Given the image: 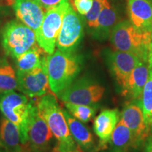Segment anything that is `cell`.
I'll list each match as a JSON object with an SVG mask.
<instances>
[{
    "label": "cell",
    "mask_w": 152,
    "mask_h": 152,
    "mask_svg": "<svg viewBox=\"0 0 152 152\" xmlns=\"http://www.w3.org/2000/svg\"><path fill=\"white\" fill-rule=\"evenodd\" d=\"M20 132L16 125L6 118L0 121V151L24 152Z\"/></svg>",
    "instance_id": "cell-18"
},
{
    "label": "cell",
    "mask_w": 152,
    "mask_h": 152,
    "mask_svg": "<svg viewBox=\"0 0 152 152\" xmlns=\"http://www.w3.org/2000/svg\"><path fill=\"white\" fill-rule=\"evenodd\" d=\"M17 89L30 98L41 97L48 94L49 87L46 60L39 67L31 71L16 72Z\"/></svg>",
    "instance_id": "cell-10"
},
{
    "label": "cell",
    "mask_w": 152,
    "mask_h": 152,
    "mask_svg": "<svg viewBox=\"0 0 152 152\" xmlns=\"http://www.w3.org/2000/svg\"><path fill=\"white\" fill-rule=\"evenodd\" d=\"M12 8L18 20L35 33L40 27L47 11L39 0H14Z\"/></svg>",
    "instance_id": "cell-12"
},
{
    "label": "cell",
    "mask_w": 152,
    "mask_h": 152,
    "mask_svg": "<svg viewBox=\"0 0 152 152\" xmlns=\"http://www.w3.org/2000/svg\"><path fill=\"white\" fill-rule=\"evenodd\" d=\"M110 142L113 152H128L131 147H136L132 132L121 119L112 133Z\"/></svg>",
    "instance_id": "cell-20"
},
{
    "label": "cell",
    "mask_w": 152,
    "mask_h": 152,
    "mask_svg": "<svg viewBox=\"0 0 152 152\" xmlns=\"http://www.w3.org/2000/svg\"><path fill=\"white\" fill-rule=\"evenodd\" d=\"M137 55L130 52L114 51L108 56V64L112 74L121 89L135 66L141 61Z\"/></svg>",
    "instance_id": "cell-13"
},
{
    "label": "cell",
    "mask_w": 152,
    "mask_h": 152,
    "mask_svg": "<svg viewBox=\"0 0 152 152\" xmlns=\"http://www.w3.org/2000/svg\"><path fill=\"white\" fill-rule=\"evenodd\" d=\"M110 42L115 51L130 52L142 61H148L151 43V32L142 31L130 20L118 22L110 34Z\"/></svg>",
    "instance_id": "cell-2"
},
{
    "label": "cell",
    "mask_w": 152,
    "mask_h": 152,
    "mask_svg": "<svg viewBox=\"0 0 152 152\" xmlns=\"http://www.w3.org/2000/svg\"><path fill=\"white\" fill-rule=\"evenodd\" d=\"M64 106L71 115L82 123L90 122L96 113V108L94 106L83 105L64 102Z\"/></svg>",
    "instance_id": "cell-24"
},
{
    "label": "cell",
    "mask_w": 152,
    "mask_h": 152,
    "mask_svg": "<svg viewBox=\"0 0 152 152\" xmlns=\"http://www.w3.org/2000/svg\"><path fill=\"white\" fill-rule=\"evenodd\" d=\"M149 75L148 61H141L133 69L126 84L122 88V95L132 100L140 101Z\"/></svg>",
    "instance_id": "cell-17"
},
{
    "label": "cell",
    "mask_w": 152,
    "mask_h": 152,
    "mask_svg": "<svg viewBox=\"0 0 152 152\" xmlns=\"http://www.w3.org/2000/svg\"><path fill=\"white\" fill-rule=\"evenodd\" d=\"M26 147L30 152H46L50 149L54 137L46 121L39 113L33 100L28 125Z\"/></svg>",
    "instance_id": "cell-8"
},
{
    "label": "cell",
    "mask_w": 152,
    "mask_h": 152,
    "mask_svg": "<svg viewBox=\"0 0 152 152\" xmlns=\"http://www.w3.org/2000/svg\"><path fill=\"white\" fill-rule=\"evenodd\" d=\"M106 0H93V4L90 11L85 16L87 25L94 30L96 28L99 16L102 12Z\"/></svg>",
    "instance_id": "cell-25"
},
{
    "label": "cell",
    "mask_w": 152,
    "mask_h": 152,
    "mask_svg": "<svg viewBox=\"0 0 152 152\" xmlns=\"http://www.w3.org/2000/svg\"><path fill=\"white\" fill-rule=\"evenodd\" d=\"M144 152H152V139L149 140L146 144Z\"/></svg>",
    "instance_id": "cell-28"
},
{
    "label": "cell",
    "mask_w": 152,
    "mask_h": 152,
    "mask_svg": "<svg viewBox=\"0 0 152 152\" xmlns=\"http://www.w3.org/2000/svg\"><path fill=\"white\" fill-rule=\"evenodd\" d=\"M121 120L132 132L135 147L146 141L149 134V128L144 121L140 101L132 100L127 104L121 113Z\"/></svg>",
    "instance_id": "cell-11"
},
{
    "label": "cell",
    "mask_w": 152,
    "mask_h": 152,
    "mask_svg": "<svg viewBox=\"0 0 152 152\" xmlns=\"http://www.w3.org/2000/svg\"><path fill=\"white\" fill-rule=\"evenodd\" d=\"M128 13L137 29L152 31V0H128Z\"/></svg>",
    "instance_id": "cell-16"
},
{
    "label": "cell",
    "mask_w": 152,
    "mask_h": 152,
    "mask_svg": "<svg viewBox=\"0 0 152 152\" xmlns=\"http://www.w3.org/2000/svg\"><path fill=\"white\" fill-rule=\"evenodd\" d=\"M118 16L117 11L108 0H106L102 12L99 16L96 28L94 30L95 37L99 39H106L110 36L111 32L117 23Z\"/></svg>",
    "instance_id": "cell-19"
},
{
    "label": "cell",
    "mask_w": 152,
    "mask_h": 152,
    "mask_svg": "<svg viewBox=\"0 0 152 152\" xmlns=\"http://www.w3.org/2000/svg\"><path fill=\"white\" fill-rule=\"evenodd\" d=\"M119 119L120 114L117 109L104 110L94 118L93 129L99 139V150L106 149L107 147Z\"/></svg>",
    "instance_id": "cell-14"
},
{
    "label": "cell",
    "mask_w": 152,
    "mask_h": 152,
    "mask_svg": "<svg viewBox=\"0 0 152 152\" xmlns=\"http://www.w3.org/2000/svg\"><path fill=\"white\" fill-rule=\"evenodd\" d=\"M63 112L72 137L80 149L83 152H96L99 150L96 146L94 136L90 129L84 123L75 118L66 110L63 109Z\"/></svg>",
    "instance_id": "cell-15"
},
{
    "label": "cell",
    "mask_w": 152,
    "mask_h": 152,
    "mask_svg": "<svg viewBox=\"0 0 152 152\" xmlns=\"http://www.w3.org/2000/svg\"><path fill=\"white\" fill-rule=\"evenodd\" d=\"M104 88L95 81L87 78L75 80L57 94L63 102L94 106L103 97Z\"/></svg>",
    "instance_id": "cell-7"
},
{
    "label": "cell",
    "mask_w": 152,
    "mask_h": 152,
    "mask_svg": "<svg viewBox=\"0 0 152 152\" xmlns=\"http://www.w3.org/2000/svg\"><path fill=\"white\" fill-rule=\"evenodd\" d=\"M71 3V0H65L47 10L40 27L35 33L37 44L47 54L54 52L64 14Z\"/></svg>",
    "instance_id": "cell-6"
},
{
    "label": "cell",
    "mask_w": 152,
    "mask_h": 152,
    "mask_svg": "<svg viewBox=\"0 0 152 152\" xmlns=\"http://www.w3.org/2000/svg\"><path fill=\"white\" fill-rule=\"evenodd\" d=\"M149 75L147 80L144 85L140 99V104L143 111L144 121L148 126L150 127L152 122V48L150 47L149 57Z\"/></svg>",
    "instance_id": "cell-22"
},
{
    "label": "cell",
    "mask_w": 152,
    "mask_h": 152,
    "mask_svg": "<svg viewBox=\"0 0 152 152\" xmlns=\"http://www.w3.org/2000/svg\"><path fill=\"white\" fill-rule=\"evenodd\" d=\"M17 89L16 71L7 58L0 57V94Z\"/></svg>",
    "instance_id": "cell-23"
},
{
    "label": "cell",
    "mask_w": 152,
    "mask_h": 152,
    "mask_svg": "<svg viewBox=\"0 0 152 152\" xmlns=\"http://www.w3.org/2000/svg\"><path fill=\"white\" fill-rule=\"evenodd\" d=\"M47 54L37 44L20 56L16 61V72L31 71L39 67L46 60Z\"/></svg>",
    "instance_id": "cell-21"
},
{
    "label": "cell",
    "mask_w": 152,
    "mask_h": 152,
    "mask_svg": "<svg viewBox=\"0 0 152 152\" xmlns=\"http://www.w3.org/2000/svg\"><path fill=\"white\" fill-rule=\"evenodd\" d=\"M83 36V23L71 3L65 11L56 47L62 52L74 53Z\"/></svg>",
    "instance_id": "cell-9"
},
{
    "label": "cell",
    "mask_w": 152,
    "mask_h": 152,
    "mask_svg": "<svg viewBox=\"0 0 152 152\" xmlns=\"http://www.w3.org/2000/svg\"><path fill=\"white\" fill-rule=\"evenodd\" d=\"M93 4V0H74L75 9L82 16H86L90 11Z\"/></svg>",
    "instance_id": "cell-26"
},
{
    "label": "cell",
    "mask_w": 152,
    "mask_h": 152,
    "mask_svg": "<svg viewBox=\"0 0 152 152\" xmlns=\"http://www.w3.org/2000/svg\"><path fill=\"white\" fill-rule=\"evenodd\" d=\"M151 47L152 48V31H151Z\"/></svg>",
    "instance_id": "cell-32"
},
{
    "label": "cell",
    "mask_w": 152,
    "mask_h": 152,
    "mask_svg": "<svg viewBox=\"0 0 152 152\" xmlns=\"http://www.w3.org/2000/svg\"><path fill=\"white\" fill-rule=\"evenodd\" d=\"M35 102L39 113L57 142L53 148V152H63L78 147L72 137L63 109L54 95L47 94L39 97Z\"/></svg>",
    "instance_id": "cell-1"
},
{
    "label": "cell",
    "mask_w": 152,
    "mask_h": 152,
    "mask_svg": "<svg viewBox=\"0 0 152 152\" xmlns=\"http://www.w3.org/2000/svg\"><path fill=\"white\" fill-rule=\"evenodd\" d=\"M33 100L14 91L0 94V111L4 117L16 125L20 132L22 143L26 149L28 125Z\"/></svg>",
    "instance_id": "cell-4"
},
{
    "label": "cell",
    "mask_w": 152,
    "mask_h": 152,
    "mask_svg": "<svg viewBox=\"0 0 152 152\" xmlns=\"http://www.w3.org/2000/svg\"><path fill=\"white\" fill-rule=\"evenodd\" d=\"M0 43L7 56L16 59L37 44L35 33L19 20H12L3 26Z\"/></svg>",
    "instance_id": "cell-5"
},
{
    "label": "cell",
    "mask_w": 152,
    "mask_h": 152,
    "mask_svg": "<svg viewBox=\"0 0 152 152\" xmlns=\"http://www.w3.org/2000/svg\"><path fill=\"white\" fill-rule=\"evenodd\" d=\"M39 1L47 10H49V9L54 8L57 5L60 4L65 0H39Z\"/></svg>",
    "instance_id": "cell-27"
},
{
    "label": "cell",
    "mask_w": 152,
    "mask_h": 152,
    "mask_svg": "<svg viewBox=\"0 0 152 152\" xmlns=\"http://www.w3.org/2000/svg\"><path fill=\"white\" fill-rule=\"evenodd\" d=\"M151 132H152V122H151Z\"/></svg>",
    "instance_id": "cell-33"
},
{
    "label": "cell",
    "mask_w": 152,
    "mask_h": 152,
    "mask_svg": "<svg viewBox=\"0 0 152 152\" xmlns=\"http://www.w3.org/2000/svg\"><path fill=\"white\" fill-rule=\"evenodd\" d=\"M46 65L49 87L57 95L75 80L81 71L82 61L74 53L57 49L47 55Z\"/></svg>",
    "instance_id": "cell-3"
},
{
    "label": "cell",
    "mask_w": 152,
    "mask_h": 152,
    "mask_svg": "<svg viewBox=\"0 0 152 152\" xmlns=\"http://www.w3.org/2000/svg\"><path fill=\"white\" fill-rule=\"evenodd\" d=\"M0 152H1V151H0Z\"/></svg>",
    "instance_id": "cell-34"
},
{
    "label": "cell",
    "mask_w": 152,
    "mask_h": 152,
    "mask_svg": "<svg viewBox=\"0 0 152 152\" xmlns=\"http://www.w3.org/2000/svg\"><path fill=\"white\" fill-rule=\"evenodd\" d=\"M1 3H0V21H1Z\"/></svg>",
    "instance_id": "cell-30"
},
{
    "label": "cell",
    "mask_w": 152,
    "mask_h": 152,
    "mask_svg": "<svg viewBox=\"0 0 152 152\" xmlns=\"http://www.w3.org/2000/svg\"><path fill=\"white\" fill-rule=\"evenodd\" d=\"M6 1H9V3H10V4H11H11H12V3L14 2V0H6Z\"/></svg>",
    "instance_id": "cell-31"
},
{
    "label": "cell",
    "mask_w": 152,
    "mask_h": 152,
    "mask_svg": "<svg viewBox=\"0 0 152 152\" xmlns=\"http://www.w3.org/2000/svg\"><path fill=\"white\" fill-rule=\"evenodd\" d=\"M63 152H83L82 150L80 149L79 147H77L76 149H70V150H67V151H63Z\"/></svg>",
    "instance_id": "cell-29"
}]
</instances>
